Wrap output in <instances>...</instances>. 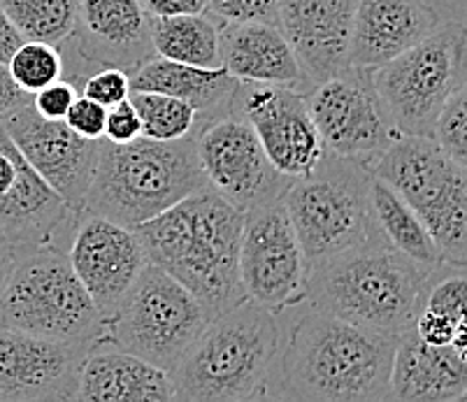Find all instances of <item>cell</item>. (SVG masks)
<instances>
[{
	"label": "cell",
	"mask_w": 467,
	"mask_h": 402,
	"mask_svg": "<svg viewBox=\"0 0 467 402\" xmlns=\"http://www.w3.org/2000/svg\"><path fill=\"white\" fill-rule=\"evenodd\" d=\"M441 15L428 0H358L351 36V67L375 70L431 36Z\"/></svg>",
	"instance_id": "ffe728a7"
},
{
	"label": "cell",
	"mask_w": 467,
	"mask_h": 402,
	"mask_svg": "<svg viewBox=\"0 0 467 402\" xmlns=\"http://www.w3.org/2000/svg\"><path fill=\"white\" fill-rule=\"evenodd\" d=\"M105 119H108V108H103L96 100L87 96H78L75 103L70 105L66 114V124L70 126L79 138L87 139H103L105 135Z\"/></svg>",
	"instance_id": "e575fe53"
},
{
	"label": "cell",
	"mask_w": 467,
	"mask_h": 402,
	"mask_svg": "<svg viewBox=\"0 0 467 402\" xmlns=\"http://www.w3.org/2000/svg\"><path fill=\"white\" fill-rule=\"evenodd\" d=\"M130 91H156L186 100L198 112V121L231 108L233 93L240 79L226 67H201L191 63L150 57L129 73Z\"/></svg>",
	"instance_id": "d4e9b609"
},
{
	"label": "cell",
	"mask_w": 467,
	"mask_h": 402,
	"mask_svg": "<svg viewBox=\"0 0 467 402\" xmlns=\"http://www.w3.org/2000/svg\"><path fill=\"white\" fill-rule=\"evenodd\" d=\"M221 66L240 82L277 84L307 91L298 58L277 24H221Z\"/></svg>",
	"instance_id": "603a6c76"
},
{
	"label": "cell",
	"mask_w": 467,
	"mask_h": 402,
	"mask_svg": "<svg viewBox=\"0 0 467 402\" xmlns=\"http://www.w3.org/2000/svg\"><path fill=\"white\" fill-rule=\"evenodd\" d=\"M63 45L84 67L133 70L154 57L151 16L140 0H78L75 31Z\"/></svg>",
	"instance_id": "ac0fdd59"
},
{
	"label": "cell",
	"mask_w": 467,
	"mask_h": 402,
	"mask_svg": "<svg viewBox=\"0 0 467 402\" xmlns=\"http://www.w3.org/2000/svg\"><path fill=\"white\" fill-rule=\"evenodd\" d=\"M31 100V93L21 91L15 84V79H12L5 63H0V119H3L5 114H10L12 109L21 108V105H28Z\"/></svg>",
	"instance_id": "f35d334b"
},
{
	"label": "cell",
	"mask_w": 467,
	"mask_h": 402,
	"mask_svg": "<svg viewBox=\"0 0 467 402\" xmlns=\"http://www.w3.org/2000/svg\"><path fill=\"white\" fill-rule=\"evenodd\" d=\"M277 316L244 298L205 325L170 370L175 400H258L277 363Z\"/></svg>",
	"instance_id": "277c9868"
},
{
	"label": "cell",
	"mask_w": 467,
	"mask_h": 402,
	"mask_svg": "<svg viewBox=\"0 0 467 402\" xmlns=\"http://www.w3.org/2000/svg\"><path fill=\"white\" fill-rule=\"evenodd\" d=\"M78 98V87L70 79H57L33 93V109L45 119H66L67 109Z\"/></svg>",
	"instance_id": "d590c367"
},
{
	"label": "cell",
	"mask_w": 467,
	"mask_h": 402,
	"mask_svg": "<svg viewBox=\"0 0 467 402\" xmlns=\"http://www.w3.org/2000/svg\"><path fill=\"white\" fill-rule=\"evenodd\" d=\"M370 205L377 228L393 247L431 268L444 263L435 240L421 219L416 217V211L377 177L370 180Z\"/></svg>",
	"instance_id": "4316f807"
},
{
	"label": "cell",
	"mask_w": 467,
	"mask_h": 402,
	"mask_svg": "<svg viewBox=\"0 0 467 402\" xmlns=\"http://www.w3.org/2000/svg\"><path fill=\"white\" fill-rule=\"evenodd\" d=\"M237 270L244 295L273 314L305 304L309 265L282 201L244 211Z\"/></svg>",
	"instance_id": "8fae6325"
},
{
	"label": "cell",
	"mask_w": 467,
	"mask_h": 402,
	"mask_svg": "<svg viewBox=\"0 0 467 402\" xmlns=\"http://www.w3.org/2000/svg\"><path fill=\"white\" fill-rule=\"evenodd\" d=\"M130 103L135 105L142 121V135L151 139H182L198 129V112L186 100L165 96L156 91H130Z\"/></svg>",
	"instance_id": "f1b7e54d"
},
{
	"label": "cell",
	"mask_w": 467,
	"mask_h": 402,
	"mask_svg": "<svg viewBox=\"0 0 467 402\" xmlns=\"http://www.w3.org/2000/svg\"><path fill=\"white\" fill-rule=\"evenodd\" d=\"M205 186L193 135L170 142L144 135L130 142L103 138L84 210L133 228Z\"/></svg>",
	"instance_id": "5b68a950"
},
{
	"label": "cell",
	"mask_w": 467,
	"mask_h": 402,
	"mask_svg": "<svg viewBox=\"0 0 467 402\" xmlns=\"http://www.w3.org/2000/svg\"><path fill=\"white\" fill-rule=\"evenodd\" d=\"M244 211L205 186L133 226L147 261L175 277L214 319L247 298L237 256Z\"/></svg>",
	"instance_id": "7a4b0ae2"
},
{
	"label": "cell",
	"mask_w": 467,
	"mask_h": 402,
	"mask_svg": "<svg viewBox=\"0 0 467 402\" xmlns=\"http://www.w3.org/2000/svg\"><path fill=\"white\" fill-rule=\"evenodd\" d=\"M142 135V121L129 98L108 108V119H105V139L109 142H130V139Z\"/></svg>",
	"instance_id": "8d00e7d4"
},
{
	"label": "cell",
	"mask_w": 467,
	"mask_h": 402,
	"mask_svg": "<svg viewBox=\"0 0 467 402\" xmlns=\"http://www.w3.org/2000/svg\"><path fill=\"white\" fill-rule=\"evenodd\" d=\"M221 21L212 15L151 16L154 54L201 67H221Z\"/></svg>",
	"instance_id": "484cf974"
},
{
	"label": "cell",
	"mask_w": 467,
	"mask_h": 402,
	"mask_svg": "<svg viewBox=\"0 0 467 402\" xmlns=\"http://www.w3.org/2000/svg\"><path fill=\"white\" fill-rule=\"evenodd\" d=\"M0 325L45 340L96 345L103 316L72 270L67 253L45 244L16 256L0 294Z\"/></svg>",
	"instance_id": "ba28073f"
},
{
	"label": "cell",
	"mask_w": 467,
	"mask_h": 402,
	"mask_svg": "<svg viewBox=\"0 0 467 402\" xmlns=\"http://www.w3.org/2000/svg\"><path fill=\"white\" fill-rule=\"evenodd\" d=\"M370 180L368 165L330 151L307 175L291 180L282 202L309 268L363 242L377 231Z\"/></svg>",
	"instance_id": "52a82bcc"
},
{
	"label": "cell",
	"mask_w": 467,
	"mask_h": 402,
	"mask_svg": "<svg viewBox=\"0 0 467 402\" xmlns=\"http://www.w3.org/2000/svg\"><path fill=\"white\" fill-rule=\"evenodd\" d=\"M82 96L96 100L103 108L121 103L130 96V77L129 70L121 67H96L91 75L82 82Z\"/></svg>",
	"instance_id": "836d02e7"
},
{
	"label": "cell",
	"mask_w": 467,
	"mask_h": 402,
	"mask_svg": "<svg viewBox=\"0 0 467 402\" xmlns=\"http://www.w3.org/2000/svg\"><path fill=\"white\" fill-rule=\"evenodd\" d=\"M431 138L453 160L467 163V79L449 93L437 114Z\"/></svg>",
	"instance_id": "4dcf8cb0"
},
{
	"label": "cell",
	"mask_w": 467,
	"mask_h": 402,
	"mask_svg": "<svg viewBox=\"0 0 467 402\" xmlns=\"http://www.w3.org/2000/svg\"><path fill=\"white\" fill-rule=\"evenodd\" d=\"M231 109L252 126L270 163L282 175L293 180L303 177L324 159V142L305 103V93L298 88L240 82Z\"/></svg>",
	"instance_id": "5bb4252c"
},
{
	"label": "cell",
	"mask_w": 467,
	"mask_h": 402,
	"mask_svg": "<svg viewBox=\"0 0 467 402\" xmlns=\"http://www.w3.org/2000/svg\"><path fill=\"white\" fill-rule=\"evenodd\" d=\"M7 70H10L16 87L33 96L37 88L57 82L66 75V57L58 49V45L24 40L7 61Z\"/></svg>",
	"instance_id": "f546056e"
},
{
	"label": "cell",
	"mask_w": 467,
	"mask_h": 402,
	"mask_svg": "<svg viewBox=\"0 0 467 402\" xmlns=\"http://www.w3.org/2000/svg\"><path fill=\"white\" fill-rule=\"evenodd\" d=\"M358 0H282L277 26L291 45L309 88L351 67Z\"/></svg>",
	"instance_id": "d6986e66"
},
{
	"label": "cell",
	"mask_w": 467,
	"mask_h": 402,
	"mask_svg": "<svg viewBox=\"0 0 467 402\" xmlns=\"http://www.w3.org/2000/svg\"><path fill=\"white\" fill-rule=\"evenodd\" d=\"M465 82V26L441 21L407 52L372 70V84L400 135L431 138L449 93Z\"/></svg>",
	"instance_id": "30bf717a"
},
{
	"label": "cell",
	"mask_w": 467,
	"mask_h": 402,
	"mask_svg": "<svg viewBox=\"0 0 467 402\" xmlns=\"http://www.w3.org/2000/svg\"><path fill=\"white\" fill-rule=\"evenodd\" d=\"M150 16L172 15H202L210 0H140Z\"/></svg>",
	"instance_id": "74e56055"
},
{
	"label": "cell",
	"mask_w": 467,
	"mask_h": 402,
	"mask_svg": "<svg viewBox=\"0 0 467 402\" xmlns=\"http://www.w3.org/2000/svg\"><path fill=\"white\" fill-rule=\"evenodd\" d=\"M305 103L324 149L368 168L400 135L372 84V70L365 67H347L314 84L305 91Z\"/></svg>",
	"instance_id": "4fadbf2b"
},
{
	"label": "cell",
	"mask_w": 467,
	"mask_h": 402,
	"mask_svg": "<svg viewBox=\"0 0 467 402\" xmlns=\"http://www.w3.org/2000/svg\"><path fill=\"white\" fill-rule=\"evenodd\" d=\"M195 154L210 189L240 211L282 201L293 177L270 163L252 126L235 109H223L198 121Z\"/></svg>",
	"instance_id": "7c38bea8"
},
{
	"label": "cell",
	"mask_w": 467,
	"mask_h": 402,
	"mask_svg": "<svg viewBox=\"0 0 467 402\" xmlns=\"http://www.w3.org/2000/svg\"><path fill=\"white\" fill-rule=\"evenodd\" d=\"M212 316L186 286L147 263L124 300L103 321L100 340L172 370Z\"/></svg>",
	"instance_id": "9c48e42d"
},
{
	"label": "cell",
	"mask_w": 467,
	"mask_h": 402,
	"mask_svg": "<svg viewBox=\"0 0 467 402\" xmlns=\"http://www.w3.org/2000/svg\"><path fill=\"white\" fill-rule=\"evenodd\" d=\"M467 396V356L453 346H431L414 333L396 340L389 400L458 402Z\"/></svg>",
	"instance_id": "44dd1931"
},
{
	"label": "cell",
	"mask_w": 467,
	"mask_h": 402,
	"mask_svg": "<svg viewBox=\"0 0 467 402\" xmlns=\"http://www.w3.org/2000/svg\"><path fill=\"white\" fill-rule=\"evenodd\" d=\"M79 402H168L175 400L170 372L124 349L96 342L79 370Z\"/></svg>",
	"instance_id": "7402d4cb"
},
{
	"label": "cell",
	"mask_w": 467,
	"mask_h": 402,
	"mask_svg": "<svg viewBox=\"0 0 467 402\" xmlns=\"http://www.w3.org/2000/svg\"><path fill=\"white\" fill-rule=\"evenodd\" d=\"M414 333L431 346H453L467 356V321H453L444 314L421 307L414 319Z\"/></svg>",
	"instance_id": "1f68e13d"
},
{
	"label": "cell",
	"mask_w": 467,
	"mask_h": 402,
	"mask_svg": "<svg viewBox=\"0 0 467 402\" xmlns=\"http://www.w3.org/2000/svg\"><path fill=\"white\" fill-rule=\"evenodd\" d=\"M396 340L309 310L293 324L286 346H279L270 396L286 400L381 402L389 400ZM270 387V384H267Z\"/></svg>",
	"instance_id": "6da1fadb"
},
{
	"label": "cell",
	"mask_w": 467,
	"mask_h": 402,
	"mask_svg": "<svg viewBox=\"0 0 467 402\" xmlns=\"http://www.w3.org/2000/svg\"><path fill=\"white\" fill-rule=\"evenodd\" d=\"M0 10L24 40L61 46L75 31L78 0H0Z\"/></svg>",
	"instance_id": "83f0119b"
},
{
	"label": "cell",
	"mask_w": 467,
	"mask_h": 402,
	"mask_svg": "<svg viewBox=\"0 0 467 402\" xmlns=\"http://www.w3.org/2000/svg\"><path fill=\"white\" fill-rule=\"evenodd\" d=\"M79 217L67 258L105 321L150 261L133 228L96 211L84 210Z\"/></svg>",
	"instance_id": "2e32d148"
},
{
	"label": "cell",
	"mask_w": 467,
	"mask_h": 402,
	"mask_svg": "<svg viewBox=\"0 0 467 402\" xmlns=\"http://www.w3.org/2000/svg\"><path fill=\"white\" fill-rule=\"evenodd\" d=\"M368 170L416 211L435 240L444 263L465 265V165L453 160L428 135H398Z\"/></svg>",
	"instance_id": "8992f818"
},
{
	"label": "cell",
	"mask_w": 467,
	"mask_h": 402,
	"mask_svg": "<svg viewBox=\"0 0 467 402\" xmlns=\"http://www.w3.org/2000/svg\"><path fill=\"white\" fill-rule=\"evenodd\" d=\"M16 256H19L16 249L12 247L3 235H0V294H3V289H5V282L7 277H10L12 268H15Z\"/></svg>",
	"instance_id": "60d3db41"
},
{
	"label": "cell",
	"mask_w": 467,
	"mask_h": 402,
	"mask_svg": "<svg viewBox=\"0 0 467 402\" xmlns=\"http://www.w3.org/2000/svg\"><path fill=\"white\" fill-rule=\"evenodd\" d=\"M24 42V37H21V33L16 31L15 24H12L10 19H7V15L3 10H0V63L10 61L12 54L16 52V46Z\"/></svg>",
	"instance_id": "ab89813d"
},
{
	"label": "cell",
	"mask_w": 467,
	"mask_h": 402,
	"mask_svg": "<svg viewBox=\"0 0 467 402\" xmlns=\"http://www.w3.org/2000/svg\"><path fill=\"white\" fill-rule=\"evenodd\" d=\"M91 346L0 325V400H72Z\"/></svg>",
	"instance_id": "e0dca14e"
},
{
	"label": "cell",
	"mask_w": 467,
	"mask_h": 402,
	"mask_svg": "<svg viewBox=\"0 0 467 402\" xmlns=\"http://www.w3.org/2000/svg\"><path fill=\"white\" fill-rule=\"evenodd\" d=\"M282 0H210L207 12L221 24H277Z\"/></svg>",
	"instance_id": "d6a6232c"
},
{
	"label": "cell",
	"mask_w": 467,
	"mask_h": 402,
	"mask_svg": "<svg viewBox=\"0 0 467 402\" xmlns=\"http://www.w3.org/2000/svg\"><path fill=\"white\" fill-rule=\"evenodd\" d=\"M0 124L37 175L79 214L96 170L100 139L79 138L63 119L40 117L31 103L12 109Z\"/></svg>",
	"instance_id": "9a60e30c"
},
{
	"label": "cell",
	"mask_w": 467,
	"mask_h": 402,
	"mask_svg": "<svg viewBox=\"0 0 467 402\" xmlns=\"http://www.w3.org/2000/svg\"><path fill=\"white\" fill-rule=\"evenodd\" d=\"M437 268L402 253L377 228L363 242L309 268L305 303L398 340L414 328Z\"/></svg>",
	"instance_id": "3957f363"
},
{
	"label": "cell",
	"mask_w": 467,
	"mask_h": 402,
	"mask_svg": "<svg viewBox=\"0 0 467 402\" xmlns=\"http://www.w3.org/2000/svg\"><path fill=\"white\" fill-rule=\"evenodd\" d=\"M75 211L16 149V175L0 196V235L19 252L52 242L54 232Z\"/></svg>",
	"instance_id": "cb8c5ba5"
}]
</instances>
